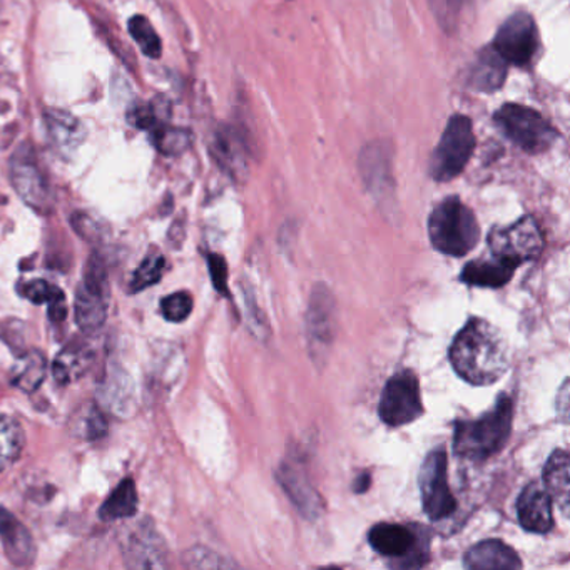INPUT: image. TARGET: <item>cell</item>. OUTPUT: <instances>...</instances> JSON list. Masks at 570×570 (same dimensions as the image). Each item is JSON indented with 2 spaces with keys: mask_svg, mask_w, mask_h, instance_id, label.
<instances>
[{
  "mask_svg": "<svg viewBox=\"0 0 570 570\" xmlns=\"http://www.w3.org/2000/svg\"><path fill=\"white\" fill-rule=\"evenodd\" d=\"M450 362L472 385H492L509 368V346L495 326L487 320L472 318L453 340Z\"/></svg>",
  "mask_w": 570,
  "mask_h": 570,
  "instance_id": "obj_1",
  "label": "cell"
},
{
  "mask_svg": "<svg viewBox=\"0 0 570 570\" xmlns=\"http://www.w3.org/2000/svg\"><path fill=\"white\" fill-rule=\"evenodd\" d=\"M513 402L500 395L492 410L472 422H459L453 436L456 455L483 462L503 449L512 430Z\"/></svg>",
  "mask_w": 570,
  "mask_h": 570,
  "instance_id": "obj_2",
  "label": "cell"
},
{
  "mask_svg": "<svg viewBox=\"0 0 570 570\" xmlns=\"http://www.w3.org/2000/svg\"><path fill=\"white\" fill-rule=\"evenodd\" d=\"M429 235L436 252L460 258L475 248L480 226L472 209L452 196L433 209L429 219Z\"/></svg>",
  "mask_w": 570,
  "mask_h": 570,
  "instance_id": "obj_3",
  "label": "cell"
},
{
  "mask_svg": "<svg viewBox=\"0 0 570 570\" xmlns=\"http://www.w3.org/2000/svg\"><path fill=\"white\" fill-rule=\"evenodd\" d=\"M368 542L376 553L393 560L392 567L416 569L429 562L430 537L423 527L376 523L370 529Z\"/></svg>",
  "mask_w": 570,
  "mask_h": 570,
  "instance_id": "obj_4",
  "label": "cell"
},
{
  "mask_svg": "<svg viewBox=\"0 0 570 570\" xmlns=\"http://www.w3.org/2000/svg\"><path fill=\"white\" fill-rule=\"evenodd\" d=\"M497 128L522 151L540 155L557 141V131L542 115L520 105H505L493 116Z\"/></svg>",
  "mask_w": 570,
  "mask_h": 570,
  "instance_id": "obj_5",
  "label": "cell"
},
{
  "mask_svg": "<svg viewBox=\"0 0 570 570\" xmlns=\"http://www.w3.org/2000/svg\"><path fill=\"white\" fill-rule=\"evenodd\" d=\"M473 149L475 135L472 121L466 116H452L430 159V175L439 183L455 179L472 158Z\"/></svg>",
  "mask_w": 570,
  "mask_h": 570,
  "instance_id": "obj_6",
  "label": "cell"
},
{
  "mask_svg": "<svg viewBox=\"0 0 570 570\" xmlns=\"http://www.w3.org/2000/svg\"><path fill=\"white\" fill-rule=\"evenodd\" d=\"M109 276L101 256L89 258L85 282L76 296V323L85 332L101 328L108 318Z\"/></svg>",
  "mask_w": 570,
  "mask_h": 570,
  "instance_id": "obj_7",
  "label": "cell"
},
{
  "mask_svg": "<svg viewBox=\"0 0 570 570\" xmlns=\"http://www.w3.org/2000/svg\"><path fill=\"white\" fill-rule=\"evenodd\" d=\"M9 171L19 198L35 212L49 215L55 208V196L31 146H19L18 151L12 155Z\"/></svg>",
  "mask_w": 570,
  "mask_h": 570,
  "instance_id": "obj_8",
  "label": "cell"
},
{
  "mask_svg": "<svg viewBox=\"0 0 570 570\" xmlns=\"http://www.w3.org/2000/svg\"><path fill=\"white\" fill-rule=\"evenodd\" d=\"M449 456L445 449L432 450L420 470V492L423 510L432 520H443L453 515L456 500L449 485Z\"/></svg>",
  "mask_w": 570,
  "mask_h": 570,
  "instance_id": "obj_9",
  "label": "cell"
},
{
  "mask_svg": "<svg viewBox=\"0 0 570 570\" xmlns=\"http://www.w3.org/2000/svg\"><path fill=\"white\" fill-rule=\"evenodd\" d=\"M423 415L420 383L412 370L395 373L386 383L380 400V419L390 426L415 422Z\"/></svg>",
  "mask_w": 570,
  "mask_h": 570,
  "instance_id": "obj_10",
  "label": "cell"
},
{
  "mask_svg": "<svg viewBox=\"0 0 570 570\" xmlns=\"http://www.w3.org/2000/svg\"><path fill=\"white\" fill-rule=\"evenodd\" d=\"M540 38L535 21L525 12L510 16L493 39V51L507 65L529 68L539 51Z\"/></svg>",
  "mask_w": 570,
  "mask_h": 570,
  "instance_id": "obj_11",
  "label": "cell"
},
{
  "mask_svg": "<svg viewBox=\"0 0 570 570\" xmlns=\"http://www.w3.org/2000/svg\"><path fill=\"white\" fill-rule=\"evenodd\" d=\"M489 246L497 258L509 259L515 265L539 258L543 249V236L532 216H523L507 228H495L489 235Z\"/></svg>",
  "mask_w": 570,
  "mask_h": 570,
  "instance_id": "obj_12",
  "label": "cell"
},
{
  "mask_svg": "<svg viewBox=\"0 0 570 570\" xmlns=\"http://www.w3.org/2000/svg\"><path fill=\"white\" fill-rule=\"evenodd\" d=\"M126 563L132 569H163L168 566V552L151 522H141L132 527L121 543Z\"/></svg>",
  "mask_w": 570,
  "mask_h": 570,
  "instance_id": "obj_13",
  "label": "cell"
},
{
  "mask_svg": "<svg viewBox=\"0 0 570 570\" xmlns=\"http://www.w3.org/2000/svg\"><path fill=\"white\" fill-rule=\"evenodd\" d=\"M360 171L370 191L379 199L393 193L392 146L385 141H373L360 155Z\"/></svg>",
  "mask_w": 570,
  "mask_h": 570,
  "instance_id": "obj_14",
  "label": "cell"
},
{
  "mask_svg": "<svg viewBox=\"0 0 570 570\" xmlns=\"http://www.w3.org/2000/svg\"><path fill=\"white\" fill-rule=\"evenodd\" d=\"M517 513L520 525L529 532H550L553 527L552 497L542 483L532 482L522 490L517 502Z\"/></svg>",
  "mask_w": 570,
  "mask_h": 570,
  "instance_id": "obj_15",
  "label": "cell"
},
{
  "mask_svg": "<svg viewBox=\"0 0 570 570\" xmlns=\"http://www.w3.org/2000/svg\"><path fill=\"white\" fill-rule=\"evenodd\" d=\"M0 540L6 556L16 567H29L36 560V543L28 527L8 509L0 507Z\"/></svg>",
  "mask_w": 570,
  "mask_h": 570,
  "instance_id": "obj_16",
  "label": "cell"
},
{
  "mask_svg": "<svg viewBox=\"0 0 570 570\" xmlns=\"http://www.w3.org/2000/svg\"><path fill=\"white\" fill-rule=\"evenodd\" d=\"M49 139L56 151L71 156L86 141V128L75 115L62 109H49L45 115Z\"/></svg>",
  "mask_w": 570,
  "mask_h": 570,
  "instance_id": "obj_17",
  "label": "cell"
},
{
  "mask_svg": "<svg viewBox=\"0 0 570 570\" xmlns=\"http://www.w3.org/2000/svg\"><path fill=\"white\" fill-rule=\"evenodd\" d=\"M465 567L473 570H515L522 567V562L519 553L502 540H485L466 552Z\"/></svg>",
  "mask_w": 570,
  "mask_h": 570,
  "instance_id": "obj_18",
  "label": "cell"
},
{
  "mask_svg": "<svg viewBox=\"0 0 570 570\" xmlns=\"http://www.w3.org/2000/svg\"><path fill=\"white\" fill-rule=\"evenodd\" d=\"M517 268H519V265H515V263L492 255V258L470 262L462 269L460 279L466 285L480 286V288H502L512 279Z\"/></svg>",
  "mask_w": 570,
  "mask_h": 570,
  "instance_id": "obj_19",
  "label": "cell"
},
{
  "mask_svg": "<svg viewBox=\"0 0 570 570\" xmlns=\"http://www.w3.org/2000/svg\"><path fill=\"white\" fill-rule=\"evenodd\" d=\"M279 480H282V485L285 487L289 499L298 507L299 512L305 513L308 519H315L322 510L323 502L318 493L309 485L306 476L303 475L302 470L285 463L279 472Z\"/></svg>",
  "mask_w": 570,
  "mask_h": 570,
  "instance_id": "obj_20",
  "label": "cell"
},
{
  "mask_svg": "<svg viewBox=\"0 0 570 570\" xmlns=\"http://www.w3.org/2000/svg\"><path fill=\"white\" fill-rule=\"evenodd\" d=\"M95 360V352L85 343H71L56 356L52 373L59 385H69L81 379Z\"/></svg>",
  "mask_w": 570,
  "mask_h": 570,
  "instance_id": "obj_21",
  "label": "cell"
},
{
  "mask_svg": "<svg viewBox=\"0 0 570 570\" xmlns=\"http://www.w3.org/2000/svg\"><path fill=\"white\" fill-rule=\"evenodd\" d=\"M569 453H567L566 450H556V452L550 455L546 469H543V487H546L552 500L559 503L563 515L569 513Z\"/></svg>",
  "mask_w": 570,
  "mask_h": 570,
  "instance_id": "obj_22",
  "label": "cell"
},
{
  "mask_svg": "<svg viewBox=\"0 0 570 570\" xmlns=\"http://www.w3.org/2000/svg\"><path fill=\"white\" fill-rule=\"evenodd\" d=\"M507 66L493 48L483 49L470 72V85L480 92L497 91L505 81Z\"/></svg>",
  "mask_w": 570,
  "mask_h": 570,
  "instance_id": "obj_23",
  "label": "cell"
},
{
  "mask_svg": "<svg viewBox=\"0 0 570 570\" xmlns=\"http://www.w3.org/2000/svg\"><path fill=\"white\" fill-rule=\"evenodd\" d=\"M213 155L233 178H239L245 173L246 149L235 129L222 128L216 132Z\"/></svg>",
  "mask_w": 570,
  "mask_h": 570,
  "instance_id": "obj_24",
  "label": "cell"
},
{
  "mask_svg": "<svg viewBox=\"0 0 570 570\" xmlns=\"http://www.w3.org/2000/svg\"><path fill=\"white\" fill-rule=\"evenodd\" d=\"M309 335L315 345L328 346L335 330V313H333V299L328 292L315 289L312 306H309Z\"/></svg>",
  "mask_w": 570,
  "mask_h": 570,
  "instance_id": "obj_25",
  "label": "cell"
},
{
  "mask_svg": "<svg viewBox=\"0 0 570 570\" xmlns=\"http://www.w3.org/2000/svg\"><path fill=\"white\" fill-rule=\"evenodd\" d=\"M138 512V492H136L135 482L131 479L122 480L115 492L106 499L99 509V517L105 522H116V520L129 519Z\"/></svg>",
  "mask_w": 570,
  "mask_h": 570,
  "instance_id": "obj_26",
  "label": "cell"
},
{
  "mask_svg": "<svg viewBox=\"0 0 570 570\" xmlns=\"http://www.w3.org/2000/svg\"><path fill=\"white\" fill-rule=\"evenodd\" d=\"M46 373H48V362L45 353L32 350L16 363L12 370V385L26 393L36 392L45 382Z\"/></svg>",
  "mask_w": 570,
  "mask_h": 570,
  "instance_id": "obj_27",
  "label": "cell"
},
{
  "mask_svg": "<svg viewBox=\"0 0 570 570\" xmlns=\"http://www.w3.org/2000/svg\"><path fill=\"white\" fill-rule=\"evenodd\" d=\"M26 433L21 423L12 416L0 415V472H6L21 456Z\"/></svg>",
  "mask_w": 570,
  "mask_h": 570,
  "instance_id": "obj_28",
  "label": "cell"
},
{
  "mask_svg": "<svg viewBox=\"0 0 570 570\" xmlns=\"http://www.w3.org/2000/svg\"><path fill=\"white\" fill-rule=\"evenodd\" d=\"M24 296L29 302L35 305H42L48 303L49 316L52 322H62L68 315V306H66V296L58 286H52L51 283L45 279H35L24 286Z\"/></svg>",
  "mask_w": 570,
  "mask_h": 570,
  "instance_id": "obj_29",
  "label": "cell"
},
{
  "mask_svg": "<svg viewBox=\"0 0 570 570\" xmlns=\"http://www.w3.org/2000/svg\"><path fill=\"white\" fill-rule=\"evenodd\" d=\"M151 142L165 156H176L185 153L191 145V135L186 129L173 128L168 122L151 129Z\"/></svg>",
  "mask_w": 570,
  "mask_h": 570,
  "instance_id": "obj_30",
  "label": "cell"
},
{
  "mask_svg": "<svg viewBox=\"0 0 570 570\" xmlns=\"http://www.w3.org/2000/svg\"><path fill=\"white\" fill-rule=\"evenodd\" d=\"M163 102L165 99L155 102H138V105L131 106L128 111L129 125L132 128L141 129V131H151L156 126L168 121L169 108L161 111Z\"/></svg>",
  "mask_w": 570,
  "mask_h": 570,
  "instance_id": "obj_31",
  "label": "cell"
},
{
  "mask_svg": "<svg viewBox=\"0 0 570 570\" xmlns=\"http://www.w3.org/2000/svg\"><path fill=\"white\" fill-rule=\"evenodd\" d=\"M129 35L141 49L142 55L151 59H158L163 52L161 39L153 29L151 22L145 16H135L129 21Z\"/></svg>",
  "mask_w": 570,
  "mask_h": 570,
  "instance_id": "obj_32",
  "label": "cell"
},
{
  "mask_svg": "<svg viewBox=\"0 0 570 570\" xmlns=\"http://www.w3.org/2000/svg\"><path fill=\"white\" fill-rule=\"evenodd\" d=\"M165 268V256L159 255V253H151V255L146 256L145 262L136 269L129 289L132 293H141L149 288V286H155L156 283L161 282Z\"/></svg>",
  "mask_w": 570,
  "mask_h": 570,
  "instance_id": "obj_33",
  "label": "cell"
},
{
  "mask_svg": "<svg viewBox=\"0 0 570 570\" xmlns=\"http://www.w3.org/2000/svg\"><path fill=\"white\" fill-rule=\"evenodd\" d=\"M193 298L189 293L179 292L166 296L161 302V313L168 322L181 323L191 315Z\"/></svg>",
  "mask_w": 570,
  "mask_h": 570,
  "instance_id": "obj_34",
  "label": "cell"
},
{
  "mask_svg": "<svg viewBox=\"0 0 570 570\" xmlns=\"http://www.w3.org/2000/svg\"><path fill=\"white\" fill-rule=\"evenodd\" d=\"M429 4L432 6L435 18L439 19L440 24H442L446 31L455 28L460 8H462V0H429Z\"/></svg>",
  "mask_w": 570,
  "mask_h": 570,
  "instance_id": "obj_35",
  "label": "cell"
},
{
  "mask_svg": "<svg viewBox=\"0 0 570 570\" xmlns=\"http://www.w3.org/2000/svg\"><path fill=\"white\" fill-rule=\"evenodd\" d=\"M185 563L193 569H208V567H232V562H225L222 557L208 549H193L186 553Z\"/></svg>",
  "mask_w": 570,
  "mask_h": 570,
  "instance_id": "obj_36",
  "label": "cell"
},
{
  "mask_svg": "<svg viewBox=\"0 0 570 570\" xmlns=\"http://www.w3.org/2000/svg\"><path fill=\"white\" fill-rule=\"evenodd\" d=\"M72 226H75L76 233H78L81 238L88 239V242H99L102 235H105L102 225H99L95 218L85 215V213H76L75 218H72Z\"/></svg>",
  "mask_w": 570,
  "mask_h": 570,
  "instance_id": "obj_37",
  "label": "cell"
},
{
  "mask_svg": "<svg viewBox=\"0 0 570 570\" xmlns=\"http://www.w3.org/2000/svg\"><path fill=\"white\" fill-rule=\"evenodd\" d=\"M208 266L213 285L222 295L228 296V266H226L225 258L219 255H209Z\"/></svg>",
  "mask_w": 570,
  "mask_h": 570,
  "instance_id": "obj_38",
  "label": "cell"
},
{
  "mask_svg": "<svg viewBox=\"0 0 570 570\" xmlns=\"http://www.w3.org/2000/svg\"><path fill=\"white\" fill-rule=\"evenodd\" d=\"M106 432H108V423H106L105 416L98 409H92L86 419L85 435L88 439H101Z\"/></svg>",
  "mask_w": 570,
  "mask_h": 570,
  "instance_id": "obj_39",
  "label": "cell"
},
{
  "mask_svg": "<svg viewBox=\"0 0 570 570\" xmlns=\"http://www.w3.org/2000/svg\"><path fill=\"white\" fill-rule=\"evenodd\" d=\"M567 392H569V383L566 382L562 385V390H560L559 399H557L562 403V405L559 406V410L563 413V420L567 419L566 413L567 409H569V395H567Z\"/></svg>",
  "mask_w": 570,
  "mask_h": 570,
  "instance_id": "obj_40",
  "label": "cell"
},
{
  "mask_svg": "<svg viewBox=\"0 0 570 570\" xmlns=\"http://www.w3.org/2000/svg\"><path fill=\"white\" fill-rule=\"evenodd\" d=\"M370 485V476L365 475L362 476V479L358 480V483H355V492H365L366 489H368Z\"/></svg>",
  "mask_w": 570,
  "mask_h": 570,
  "instance_id": "obj_41",
  "label": "cell"
}]
</instances>
